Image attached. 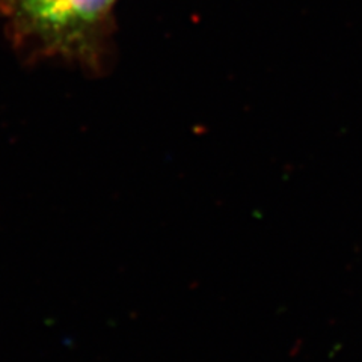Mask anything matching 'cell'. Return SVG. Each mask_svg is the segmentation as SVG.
Masks as SVG:
<instances>
[{
  "mask_svg": "<svg viewBox=\"0 0 362 362\" xmlns=\"http://www.w3.org/2000/svg\"><path fill=\"white\" fill-rule=\"evenodd\" d=\"M17 41L38 53L97 65L117 0H5Z\"/></svg>",
  "mask_w": 362,
  "mask_h": 362,
  "instance_id": "6da1fadb",
  "label": "cell"
}]
</instances>
